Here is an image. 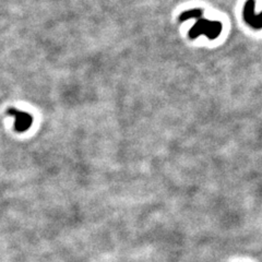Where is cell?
<instances>
[{
	"label": "cell",
	"instance_id": "obj_2",
	"mask_svg": "<svg viewBox=\"0 0 262 262\" xmlns=\"http://www.w3.org/2000/svg\"><path fill=\"white\" fill-rule=\"evenodd\" d=\"M256 0H247L243 9V18L245 22L255 30L262 29V12L256 13Z\"/></svg>",
	"mask_w": 262,
	"mask_h": 262
},
{
	"label": "cell",
	"instance_id": "obj_1",
	"mask_svg": "<svg viewBox=\"0 0 262 262\" xmlns=\"http://www.w3.org/2000/svg\"><path fill=\"white\" fill-rule=\"evenodd\" d=\"M196 20L195 25L189 30L188 35L190 40H196L200 35H206L209 40H217L222 33L223 24L219 21H210L203 18V10L201 8H193L183 11L179 15L180 22L187 20Z\"/></svg>",
	"mask_w": 262,
	"mask_h": 262
},
{
	"label": "cell",
	"instance_id": "obj_3",
	"mask_svg": "<svg viewBox=\"0 0 262 262\" xmlns=\"http://www.w3.org/2000/svg\"><path fill=\"white\" fill-rule=\"evenodd\" d=\"M8 115L14 117V129L17 132H24L29 130L33 123V118L29 113L19 111L17 108H9Z\"/></svg>",
	"mask_w": 262,
	"mask_h": 262
}]
</instances>
